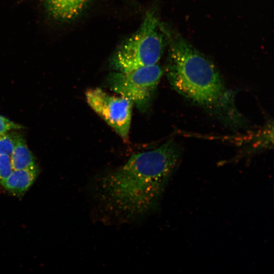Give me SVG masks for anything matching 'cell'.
Here are the masks:
<instances>
[{
    "label": "cell",
    "mask_w": 274,
    "mask_h": 274,
    "mask_svg": "<svg viewBox=\"0 0 274 274\" xmlns=\"http://www.w3.org/2000/svg\"><path fill=\"white\" fill-rule=\"evenodd\" d=\"M181 153L180 146L170 140L132 155L95 181V198L105 211L120 220L144 217L158 206Z\"/></svg>",
    "instance_id": "cell-1"
},
{
    "label": "cell",
    "mask_w": 274,
    "mask_h": 274,
    "mask_svg": "<svg viewBox=\"0 0 274 274\" xmlns=\"http://www.w3.org/2000/svg\"><path fill=\"white\" fill-rule=\"evenodd\" d=\"M13 170L10 156L0 155V184H1Z\"/></svg>",
    "instance_id": "cell-10"
},
{
    "label": "cell",
    "mask_w": 274,
    "mask_h": 274,
    "mask_svg": "<svg viewBox=\"0 0 274 274\" xmlns=\"http://www.w3.org/2000/svg\"><path fill=\"white\" fill-rule=\"evenodd\" d=\"M163 26L152 11L139 28L116 49L110 65L113 71L126 72L157 64L164 47Z\"/></svg>",
    "instance_id": "cell-3"
},
{
    "label": "cell",
    "mask_w": 274,
    "mask_h": 274,
    "mask_svg": "<svg viewBox=\"0 0 274 274\" xmlns=\"http://www.w3.org/2000/svg\"><path fill=\"white\" fill-rule=\"evenodd\" d=\"M170 44L166 74L173 88L192 103L234 128L246 124L233 92L215 64L185 39L165 29Z\"/></svg>",
    "instance_id": "cell-2"
},
{
    "label": "cell",
    "mask_w": 274,
    "mask_h": 274,
    "mask_svg": "<svg viewBox=\"0 0 274 274\" xmlns=\"http://www.w3.org/2000/svg\"><path fill=\"white\" fill-rule=\"evenodd\" d=\"M13 170L27 168L36 164L35 157L28 147L26 140L19 134L10 155Z\"/></svg>",
    "instance_id": "cell-8"
},
{
    "label": "cell",
    "mask_w": 274,
    "mask_h": 274,
    "mask_svg": "<svg viewBox=\"0 0 274 274\" xmlns=\"http://www.w3.org/2000/svg\"><path fill=\"white\" fill-rule=\"evenodd\" d=\"M39 173L38 165L20 169L13 170L1 184L13 195L21 197L36 180Z\"/></svg>",
    "instance_id": "cell-7"
},
{
    "label": "cell",
    "mask_w": 274,
    "mask_h": 274,
    "mask_svg": "<svg viewBox=\"0 0 274 274\" xmlns=\"http://www.w3.org/2000/svg\"><path fill=\"white\" fill-rule=\"evenodd\" d=\"M89 0H43L47 14L53 19L66 21L79 16Z\"/></svg>",
    "instance_id": "cell-6"
},
{
    "label": "cell",
    "mask_w": 274,
    "mask_h": 274,
    "mask_svg": "<svg viewBox=\"0 0 274 274\" xmlns=\"http://www.w3.org/2000/svg\"><path fill=\"white\" fill-rule=\"evenodd\" d=\"M19 133L13 130L0 134V155H11Z\"/></svg>",
    "instance_id": "cell-9"
},
{
    "label": "cell",
    "mask_w": 274,
    "mask_h": 274,
    "mask_svg": "<svg viewBox=\"0 0 274 274\" xmlns=\"http://www.w3.org/2000/svg\"><path fill=\"white\" fill-rule=\"evenodd\" d=\"M87 104L124 140H128L133 103L121 96L110 94L96 88L85 93Z\"/></svg>",
    "instance_id": "cell-5"
},
{
    "label": "cell",
    "mask_w": 274,
    "mask_h": 274,
    "mask_svg": "<svg viewBox=\"0 0 274 274\" xmlns=\"http://www.w3.org/2000/svg\"><path fill=\"white\" fill-rule=\"evenodd\" d=\"M162 74L157 64L126 72L113 71L108 76L107 83L112 90L144 112L149 107Z\"/></svg>",
    "instance_id": "cell-4"
},
{
    "label": "cell",
    "mask_w": 274,
    "mask_h": 274,
    "mask_svg": "<svg viewBox=\"0 0 274 274\" xmlns=\"http://www.w3.org/2000/svg\"><path fill=\"white\" fill-rule=\"evenodd\" d=\"M23 126L0 115V134L23 128Z\"/></svg>",
    "instance_id": "cell-11"
}]
</instances>
